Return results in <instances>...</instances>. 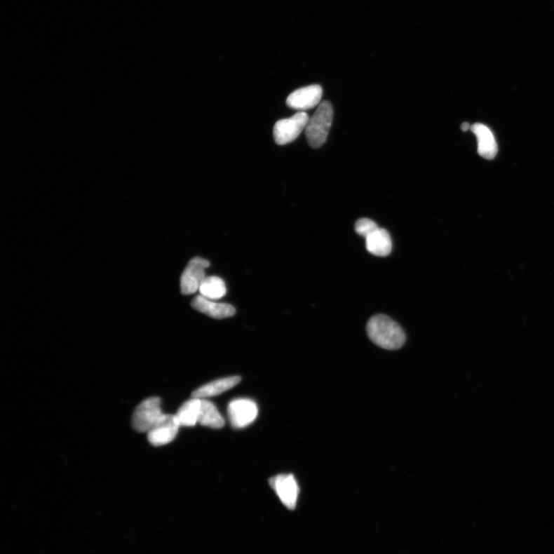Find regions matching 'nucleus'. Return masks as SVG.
Instances as JSON below:
<instances>
[{
    "label": "nucleus",
    "mask_w": 554,
    "mask_h": 554,
    "mask_svg": "<svg viewBox=\"0 0 554 554\" xmlns=\"http://www.w3.org/2000/svg\"><path fill=\"white\" fill-rule=\"evenodd\" d=\"M198 423L212 429H220L225 425L224 419L219 414L217 407L207 399H201Z\"/></svg>",
    "instance_id": "14"
},
{
    "label": "nucleus",
    "mask_w": 554,
    "mask_h": 554,
    "mask_svg": "<svg viewBox=\"0 0 554 554\" xmlns=\"http://www.w3.org/2000/svg\"><path fill=\"white\" fill-rule=\"evenodd\" d=\"M210 266L209 261L201 257H194L189 261L180 278L182 295H194L200 290L203 281L207 277L205 269Z\"/></svg>",
    "instance_id": "5"
},
{
    "label": "nucleus",
    "mask_w": 554,
    "mask_h": 554,
    "mask_svg": "<svg viewBox=\"0 0 554 554\" xmlns=\"http://www.w3.org/2000/svg\"><path fill=\"white\" fill-rule=\"evenodd\" d=\"M241 381V377L239 376L221 378L198 388L193 392L192 398L208 399L215 397V396L231 390Z\"/></svg>",
    "instance_id": "12"
},
{
    "label": "nucleus",
    "mask_w": 554,
    "mask_h": 554,
    "mask_svg": "<svg viewBox=\"0 0 554 554\" xmlns=\"http://www.w3.org/2000/svg\"><path fill=\"white\" fill-rule=\"evenodd\" d=\"M269 482L283 504L290 510H295L297 504L299 488L294 475H276L271 478Z\"/></svg>",
    "instance_id": "7"
},
{
    "label": "nucleus",
    "mask_w": 554,
    "mask_h": 554,
    "mask_svg": "<svg viewBox=\"0 0 554 554\" xmlns=\"http://www.w3.org/2000/svg\"><path fill=\"white\" fill-rule=\"evenodd\" d=\"M201 295L205 298L216 300L224 297L227 294L225 282L219 276L205 277L199 290Z\"/></svg>",
    "instance_id": "16"
},
{
    "label": "nucleus",
    "mask_w": 554,
    "mask_h": 554,
    "mask_svg": "<svg viewBox=\"0 0 554 554\" xmlns=\"http://www.w3.org/2000/svg\"><path fill=\"white\" fill-rule=\"evenodd\" d=\"M365 239L367 250L371 255L377 257H386L392 251L391 237L385 229H377Z\"/></svg>",
    "instance_id": "13"
},
{
    "label": "nucleus",
    "mask_w": 554,
    "mask_h": 554,
    "mask_svg": "<svg viewBox=\"0 0 554 554\" xmlns=\"http://www.w3.org/2000/svg\"><path fill=\"white\" fill-rule=\"evenodd\" d=\"M471 130L477 137L479 155L487 160L494 159L497 154V144L492 132L482 123L472 125Z\"/></svg>",
    "instance_id": "11"
},
{
    "label": "nucleus",
    "mask_w": 554,
    "mask_h": 554,
    "mask_svg": "<svg viewBox=\"0 0 554 554\" xmlns=\"http://www.w3.org/2000/svg\"><path fill=\"white\" fill-rule=\"evenodd\" d=\"M305 112L277 121L273 128V138L277 145H286L294 142L305 129L309 121Z\"/></svg>",
    "instance_id": "4"
},
{
    "label": "nucleus",
    "mask_w": 554,
    "mask_h": 554,
    "mask_svg": "<svg viewBox=\"0 0 554 554\" xmlns=\"http://www.w3.org/2000/svg\"><path fill=\"white\" fill-rule=\"evenodd\" d=\"M334 116L330 102L323 101L312 117L309 119L305 133L308 144L312 148H320L326 142Z\"/></svg>",
    "instance_id": "2"
},
{
    "label": "nucleus",
    "mask_w": 554,
    "mask_h": 554,
    "mask_svg": "<svg viewBox=\"0 0 554 554\" xmlns=\"http://www.w3.org/2000/svg\"><path fill=\"white\" fill-rule=\"evenodd\" d=\"M258 415L257 403L250 399H235L229 403L228 416L231 425L237 429L244 428L255 421Z\"/></svg>",
    "instance_id": "6"
},
{
    "label": "nucleus",
    "mask_w": 554,
    "mask_h": 554,
    "mask_svg": "<svg viewBox=\"0 0 554 554\" xmlns=\"http://www.w3.org/2000/svg\"><path fill=\"white\" fill-rule=\"evenodd\" d=\"M201 399L192 398L186 401L177 411L176 417L180 426H194L199 419Z\"/></svg>",
    "instance_id": "15"
},
{
    "label": "nucleus",
    "mask_w": 554,
    "mask_h": 554,
    "mask_svg": "<svg viewBox=\"0 0 554 554\" xmlns=\"http://www.w3.org/2000/svg\"><path fill=\"white\" fill-rule=\"evenodd\" d=\"M367 332L371 342L385 350H398L406 342L405 332L399 324L383 314L370 319Z\"/></svg>",
    "instance_id": "1"
},
{
    "label": "nucleus",
    "mask_w": 554,
    "mask_h": 554,
    "mask_svg": "<svg viewBox=\"0 0 554 554\" xmlns=\"http://www.w3.org/2000/svg\"><path fill=\"white\" fill-rule=\"evenodd\" d=\"M180 426L176 415L164 414L161 421L147 433L150 445L155 447L168 445L177 437Z\"/></svg>",
    "instance_id": "8"
},
{
    "label": "nucleus",
    "mask_w": 554,
    "mask_h": 554,
    "mask_svg": "<svg viewBox=\"0 0 554 554\" xmlns=\"http://www.w3.org/2000/svg\"><path fill=\"white\" fill-rule=\"evenodd\" d=\"M165 414L161 409L159 398H149L142 401L132 417L133 429L140 433H148L158 424Z\"/></svg>",
    "instance_id": "3"
},
{
    "label": "nucleus",
    "mask_w": 554,
    "mask_h": 554,
    "mask_svg": "<svg viewBox=\"0 0 554 554\" xmlns=\"http://www.w3.org/2000/svg\"><path fill=\"white\" fill-rule=\"evenodd\" d=\"M323 89L320 85H311L292 92L287 99V105L299 112L320 104Z\"/></svg>",
    "instance_id": "9"
},
{
    "label": "nucleus",
    "mask_w": 554,
    "mask_h": 554,
    "mask_svg": "<svg viewBox=\"0 0 554 554\" xmlns=\"http://www.w3.org/2000/svg\"><path fill=\"white\" fill-rule=\"evenodd\" d=\"M471 126H470L469 123H464L461 125V130L464 132L468 131L469 130H471Z\"/></svg>",
    "instance_id": "18"
},
{
    "label": "nucleus",
    "mask_w": 554,
    "mask_h": 554,
    "mask_svg": "<svg viewBox=\"0 0 554 554\" xmlns=\"http://www.w3.org/2000/svg\"><path fill=\"white\" fill-rule=\"evenodd\" d=\"M379 228L374 221L367 218L360 219L355 224L356 232L365 238Z\"/></svg>",
    "instance_id": "17"
},
{
    "label": "nucleus",
    "mask_w": 554,
    "mask_h": 554,
    "mask_svg": "<svg viewBox=\"0 0 554 554\" xmlns=\"http://www.w3.org/2000/svg\"><path fill=\"white\" fill-rule=\"evenodd\" d=\"M191 306L194 310L217 320L231 318L236 313V309L232 305L217 303L201 295L192 300Z\"/></svg>",
    "instance_id": "10"
}]
</instances>
